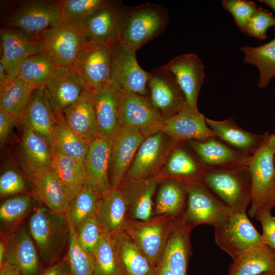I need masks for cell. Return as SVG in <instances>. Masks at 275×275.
I'll return each mask as SVG.
<instances>
[{"label": "cell", "mask_w": 275, "mask_h": 275, "mask_svg": "<svg viewBox=\"0 0 275 275\" xmlns=\"http://www.w3.org/2000/svg\"><path fill=\"white\" fill-rule=\"evenodd\" d=\"M0 35L2 48L0 64L7 78L17 76L19 67L25 58L44 52L39 36L8 27L1 28Z\"/></svg>", "instance_id": "14"}, {"label": "cell", "mask_w": 275, "mask_h": 275, "mask_svg": "<svg viewBox=\"0 0 275 275\" xmlns=\"http://www.w3.org/2000/svg\"><path fill=\"white\" fill-rule=\"evenodd\" d=\"M56 125L52 150L85 163L89 145L67 124L62 112L55 111Z\"/></svg>", "instance_id": "37"}, {"label": "cell", "mask_w": 275, "mask_h": 275, "mask_svg": "<svg viewBox=\"0 0 275 275\" xmlns=\"http://www.w3.org/2000/svg\"><path fill=\"white\" fill-rule=\"evenodd\" d=\"M23 120L44 138L51 148L56 125V116L44 86L37 88L33 91Z\"/></svg>", "instance_id": "26"}, {"label": "cell", "mask_w": 275, "mask_h": 275, "mask_svg": "<svg viewBox=\"0 0 275 275\" xmlns=\"http://www.w3.org/2000/svg\"><path fill=\"white\" fill-rule=\"evenodd\" d=\"M164 134L159 131L147 136L139 147L124 180L151 177L166 155Z\"/></svg>", "instance_id": "28"}, {"label": "cell", "mask_w": 275, "mask_h": 275, "mask_svg": "<svg viewBox=\"0 0 275 275\" xmlns=\"http://www.w3.org/2000/svg\"><path fill=\"white\" fill-rule=\"evenodd\" d=\"M54 111L63 112L74 103L85 89L71 67H58L44 86Z\"/></svg>", "instance_id": "24"}, {"label": "cell", "mask_w": 275, "mask_h": 275, "mask_svg": "<svg viewBox=\"0 0 275 275\" xmlns=\"http://www.w3.org/2000/svg\"><path fill=\"white\" fill-rule=\"evenodd\" d=\"M169 21L168 11L149 2L125 6L117 41L136 50L161 35Z\"/></svg>", "instance_id": "2"}, {"label": "cell", "mask_w": 275, "mask_h": 275, "mask_svg": "<svg viewBox=\"0 0 275 275\" xmlns=\"http://www.w3.org/2000/svg\"><path fill=\"white\" fill-rule=\"evenodd\" d=\"M0 275H21V273L15 264L4 261L0 265Z\"/></svg>", "instance_id": "54"}, {"label": "cell", "mask_w": 275, "mask_h": 275, "mask_svg": "<svg viewBox=\"0 0 275 275\" xmlns=\"http://www.w3.org/2000/svg\"><path fill=\"white\" fill-rule=\"evenodd\" d=\"M75 229L81 245L87 253L93 256L103 234L95 216L87 218Z\"/></svg>", "instance_id": "47"}, {"label": "cell", "mask_w": 275, "mask_h": 275, "mask_svg": "<svg viewBox=\"0 0 275 275\" xmlns=\"http://www.w3.org/2000/svg\"><path fill=\"white\" fill-rule=\"evenodd\" d=\"M63 114L72 130L89 145L98 136L91 92L85 89L79 98Z\"/></svg>", "instance_id": "29"}, {"label": "cell", "mask_w": 275, "mask_h": 275, "mask_svg": "<svg viewBox=\"0 0 275 275\" xmlns=\"http://www.w3.org/2000/svg\"><path fill=\"white\" fill-rule=\"evenodd\" d=\"M160 131L169 136L174 144L217 138L207 124L204 115L197 107L187 103L177 114L164 118Z\"/></svg>", "instance_id": "16"}, {"label": "cell", "mask_w": 275, "mask_h": 275, "mask_svg": "<svg viewBox=\"0 0 275 275\" xmlns=\"http://www.w3.org/2000/svg\"><path fill=\"white\" fill-rule=\"evenodd\" d=\"M240 50L244 54L243 62L258 69V88L265 89L275 77V37L259 46H242Z\"/></svg>", "instance_id": "38"}, {"label": "cell", "mask_w": 275, "mask_h": 275, "mask_svg": "<svg viewBox=\"0 0 275 275\" xmlns=\"http://www.w3.org/2000/svg\"><path fill=\"white\" fill-rule=\"evenodd\" d=\"M206 121L218 139L248 155H253L258 149L265 136V133L258 134L244 130L231 118L222 121L206 118Z\"/></svg>", "instance_id": "30"}, {"label": "cell", "mask_w": 275, "mask_h": 275, "mask_svg": "<svg viewBox=\"0 0 275 275\" xmlns=\"http://www.w3.org/2000/svg\"><path fill=\"white\" fill-rule=\"evenodd\" d=\"M4 261L15 264L21 275L40 274L42 263L27 227H21L7 235Z\"/></svg>", "instance_id": "20"}, {"label": "cell", "mask_w": 275, "mask_h": 275, "mask_svg": "<svg viewBox=\"0 0 275 275\" xmlns=\"http://www.w3.org/2000/svg\"><path fill=\"white\" fill-rule=\"evenodd\" d=\"M255 217L261 224L263 242L275 251V217L271 214V210H260Z\"/></svg>", "instance_id": "51"}, {"label": "cell", "mask_w": 275, "mask_h": 275, "mask_svg": "<svg viewBox=\"0 0 275 275\" xmlns=\"http://www.w3.org/2000/svg\"><path fill=\"white\" fill-rule=\"evenodd\" d=\"M151 275H175L162 261H160L154 267Z\"/></svg>", "instance_id": "55"}, {"label": "cell", "mask_w": 275, "mask_h": 275, "mask_svg": "<svg viewBox=\"0 0 275 275\" xmlns=\"http://www.w3.org/2000/svg\"><path fill=\"white\" fill-rule=\"evenodd\" d=\"M58 66L44 52L31 55L21 63L17 77L36 88L44 86Z\"/></svg>", "instance_id": "40"}, {"label": "cell", "mask_w": 275, "mask_h": 275, "mask_svg": "<svg viewBox=\"0 0 275 275\" xmlns=\"http://www.w3.org/2000/svg\"><path fill=\"white\" fill-rule=\"evenodd\" d=\"M28 184L25 178L17 170L9 168L0 177V197L1 199L27 193Z\"/></svg>", "instance_id": "49"}, {"label": "cell", "mask_w": 275, "mask_h": 275, "mask_svg": "<svg viewBox=\"0 0 275 275\" xmlns=\"http://www.w3.org/2000/svg\"><path fill=\"white\" fill-rule=\"evenodd\" d=\"M145 140L135 129L121 127L112 143L109 176L112 189H116L124 180L136 153Z\"/></svg>", "instance_id": "17"}, {"label": "cell", "mask_w": 275, "mask_h": 275, "mask_svg": "<svg viewBox=\"0 0 275 275\" xmlns=\"http://www.w3.org/2000/svg\"><path fill=\"white\" fill-rule=\"evenodd\" d=\"M30 183L31 195L37 202L53 211L66 214L71 200L50 169Z\"/></svg>", "instance_id": "33"}, {"label": "cell", "mask_w": 275, "mask_h": 275, "mask_svg": "<svg viewBox=\"0 0 275 275\" xmlns=\"http://www.w3.org/2000/svg\"><path fill=\"white\" fill-rule=\"evenodd\" d=\"M50 170L72 200L86 183L85 163L52 150Z\"/></svg>", "instance_id": "35"}, {"label": "cell", "mask_w": 275, "mask_h": 275, "mask_svg": "<svg viewBox=\"0 0 275 275\" xmlns=\"http://www.w3.org/2000/svg\"><path fill=\"white\" fill-rule=\"evenodd\" d=\"M45 52L59 67H71L85 43L78 29L61 22L39 36Z\"/></svg>", "instance_id": "13"}, {"label": "cell", "mask_w": 275, "mask_h": 275, "mask_svg": "<svg viewBox=\"0 0 275 275\" xmlns=\"http://www.w3.org/2000/svg\"><path fill=\"white\" fill-rule=\"evenodd\" d=\"M37 202L28 193L10 197L0 206V221L5 228H10L17 225L35 206Z\"/></svg>", "instance_id": "43"}, {"label": "cell", "mask_w": 275, "mask_h": 275, "mask_svg": "<svg viewBox=\"0 0 275 275\" xmlns=\"http://www.w3.org/2000/svg\"><path fill=\"white\" fill-rule=\"evenodd\" d=\"M22 125L18 157L24 175L30 182L50 170L52 149L48 142L24 120Z\"/></svg>", "instance_id": "15"}, {"label": "cell", "mask_w": 275, "mask_h": 275, "mask_svg": "<svg viewBox=\"0 0 275 275\" xmlns=\"http://www.w3.org/2000/svg\"><path fill=\"white\" fill-rule=\"evenodd\" d=\"M264 133L263 142L248 164L251 188L248 215L252 218L260 210L275 208V133Z\"/></svg>", "instance_id": "3"}, {"label": "cell", "mask_w": 275, "mask_h": 275, "mask_svg": "<svg viewBox=\"0 0 275 275\" xmlns=\"http://www.w3.org/2000/svg\"><path fill=\"white\" fill-rule=\"evenodd\" d=\"M7 79V76L5 69L2 64H0V83Z\"/></svg>", "instance_id": "58"}, {"label": "cell", "mask_w": 275, "mask_h": 275, "mask_svg": "<svg viewBox=\"0 0 275 275\" xmlns=\"http://www.w3.org/2000/svg\"><path fill=\"white\" fill-rule=\"evenodd\" d=\"M187 195L186 187L181 181L172 179L164 181L157 196L154 213L182 216L186 208Z\"/></svg>", "instance_id": "39"}, {"label": "cell", "mask_w": 275, "mask_h": 275, "mask_svg": "<svg viewBox=\"0 0 275 275\" xmlns=\"http://www.w3.org/2000/svg\"><path fill=\"white\" fill-rule=\"evenodd\" d=\"M163 119L147 96L119 90L120 126L135 129L147 137L160 131Z\"/></svg>", "instance_id": "8"}, {"label": "cell", "mask_w": 275, "mask_h": 275, "mask_svg": "<svg viewBox=\"0 0 275 275\" xmlns=\"http://www.w3.org/2000/svg\"><path fill=\"white\" fill-rule=\"evenodd\" d=\"M271 27H275V17L268 10L259 7L250 18L243 31L245 34L263 40L266 39V33Z\"/></svg>", "instance_id": "48"}, {"label": "cell", "mask_w": 275, "mask_h": 275, "mask_svg": "<svg viewBox=\"0 0 275 275\" xmlns=\"http://www.w3.org/2000/svg\"><path fill=\"white\" fill-rule=\"evenodd\" d=\"M68 223L70 236L66 258L69 265L70 275H94L93 256L82 248L74 227L69 222Z\"/></svg>", "instance_id": "44"}, {"label": "cell", "mask_w": 275, "mask_h": 275, "mask_svg": "<svg viewBox=\"0 0 275 275\" xmlns=\"http://www.w3.org/2000/svg\"><path fill=\"white\" fill-rule=\"evenodd\" d=\"M159 178L153 176L124 180L118 187L123 196L130 217L147 221L152 217V199Z\"/></svg>", "instance_id": "22"}, {"label": "cell", "mask_w": 275, "mask_h": 275, "mask_svg": "<svg viewBox=\"0 0 275 275\" xmlns=\"http://www.w3.org/2000/svg\"><path fill=\"white\" fill-rule=\"evenodd\" d=\"M28 224L29 232L46 267L61 260L68 245L70 227L65 214L43 205L33 209Z\"/></svg>", "instance_id": "1"}, {"label": "cell", "mask_w": 275, "mask_h": 275, "mask_svg": "<svg viewBox=\"0 0 275 275\" xmlns=\"http://www.w3.org/2000/svg\"><path fill=\"white\" fill-rule=\"evenodd\" d=\"M72 68L93 93L111 81V47L85 42Z\"/></svg>", "instance_id": "10"}, {"label": "cell", "mask_w": 275, "mask_h": 275, "mask_svg": "<svg viewBox=\"0 0 275 275\" xmlns=\"http://www.w3.org/2000/svg\"><path fill=\"white\" fill-rule=\"evenodd\" d=\"M40 275H70V267L66 257L56 263L43 268Z\"/></svg>", "instance_id": "53"}, {"label": "cell", "mask_w": 275, "mask_h": 275, "mask_svg": "<svg viewBox=\"0 0 275 275\" xmlns=\"http://www.w3.org/2000/svg\"><path fill=\"white\" fill-rule=\"evenodd\" d=\"M92 94L98 136L112 142L120 127L118 121L119 89L111 81Z\"/></svg>", "instance_id": "25"}, {"label": "cell", "mask_w": 275, "mask_h": 275, "mask_svg": "<svg viewBox=\"0 0 275 275\" xmlns=\"http://www.w3.org/2000/svg\"><path fill=\"white\" fill-rule=\"evenodd\" d=\"M7 235L3 231L1 232L0 239V265H1L4 260L5 253L7 248Z\"/></svg>", "instance_id": "56"}, {"label": "cell", "mask_w": 275, "mask_h": 275, "mask_svg": "<svg viewBox=\"0 0 275 275\" xmlns=\"http://www.w3.org/2000/svg\"><path fill=\"white\" fill-rule=\"evenodd\" d=\"M2 18L6 27L39 36L62 22L58 1L30 0L18 2Z\"/></svg>", "instance_id": "5"}, {"label": "cell", "mask_w": 275, "mask_h": 275, "mask_svg": "<svg viewBox=\"0 0 275 275\" xmlns=\"http://www.w3.org/2000/svg\"><path fill=\"white\" fill-rule=\"evenodd\" d=\"M125 6L121 2L108 1L77 26L85 42L111 47L117 41Z\"/></svg>", "instance_id": "12"}, {"label": "cell", "mask_w": 275, "mask_h": 275, "mask_svg": "<svg viewBox=\"0 0 275 275\" xmlns=\"http://www.w3.org/2000/svg\"><path fill=\"white\" fill-rule=\"evenodd\" d=\"M189 145L207 168L248 166L251 156L233 148L217 138L190 141Z\"/></svg>", "instance_id": "21"}, {"label": "cell", "mask_w": 275, "mask_h": 275, "mask_svg": "<svg viewBox=\"0 0 275 275\" xmlns=\"http://www.w3.org/2000/svg\"><path fill=\"white\" fill-rule=\"evenodd\" d=\"M128 215L126 202L116 188L100 199L95 216L103 233L112 236L123 230Z\"/></svg>", "instance_id": "31"}, {"label": "cell", "mask_w": 275, "mask_h": 275, "mask_svg": "<svg viewBox=\"0 0 275 275\" xmlns=\"http://www.w3.org/2000/svg\"><path fill=\"white\" fill-rule=\"evenodd\" d=\"M112 143L99 136L89 145L85 162L86 183L96 189L101 197L111 189L109 169Z\"/></svg>", "instance_id": "23"}, {"label": "cell", "mask_w": 275, "mask_h": 275, "mask_svg": "<svg viewBox=\"0 0 275 275\" xmlns=\"http://www.w3.org/2000/svg\"><path fill=\"white\" fill-rule=\"evenodd\" d=\"M191 230L185 223L183 216L177 220L167 239L160 261L175 275H186L191 252Z\"/></svg>", "instance_id": "27"}, {"label": "cell", "mask_w": 275, "mask_h": 275, "mask_svg": "<svg viewBox=\"0 0 275 275\" xmlns=\"http://www.w3.org/2000/svg\"><path fill=\"white\" fill-rule=\"evenodd\" d=\"M274 165H275V156H274Z\"/></svg>", "instance_id": "60"}, {"label": "cell", "mask_w": 275, "mask_h": 275, "mask_svg": "<svg viewBox=\"0 0 275 275\" xmlns=\"http://www.w3.org/2000/svg\"><path fill=\"white\" fill-rule=\"evenodd\" d=\"M111 237L124 275H151L155 267L124 230Z\"/></svg>", "instance_id": "32"}, {"label": "cell", "mask_w": 275, "mask_h": 275, "mask_svg": "<svg viewBox=\"0 0 275 275\" xmlns=\"http://www.w3.org/2000/svg\"><path fill=\"white\" fill-rule=\"evenodd\" d=\"M148 88L152 104L167 118L178 113L186 104L174 76L162 66L150 73Z\"/></svg>", "instance_id": "18"}, {"label": "cell", "mask_w": 275, "mask_h": 275, "mask_svg": "<svg viewBox=\"0 0 275 275\" xmlns=\"http://www.w3.org/2000/svg\"><path fill=\"white\" fill-rule=\"evenodd\" d=\"M258 2L268 6L275 12V0H260Z\"/></svg>", "instance_id": "57"}, {"label": "cell", "mask_w": 275, "mask_h": 275, "mask_svg": "<svg viewBox=\"0 0 275 275\" xmlns=\"http://www.w3.org/2000/svg\"><path fill=\"white\" fill-rule=\"evenodd\" d=\"M101 196L92 186L86 183L73 198L65 214L76 229L84 221L95 215Z\"/></svg>", "instance_id": "41"}, {"label": "cell", "mask_w": 275, "mask_h": 275, "mask_svg": "<svg viewBox=\"0 0 275 275\" xmlns=\"http://www.w3.org/2000/svg\"><path fill=\"white\" fill-rule=\"evenodd\" d=\"M275 270V251L264 243L245 251L233 259L228 275H260Z\"/></svg>", "instance_id": "34"}, {"label": "cell", "mask_w": 275, "mask_h": 275, "mask_svg": "<svg viewBox=\"0 0 275 275\" xmlns=\"http://www.w3.org/2000/svg\"><path fill=\"white\" fill-rule=\"evenodd\" d=\"M201 180L232 212H246L251 201L248 166L207 168Z\"/></svg>", "instance_id": "4"}, {"label": "cell", "mask_w": 275, "mask_h": 275, "mask_svg": "<svg viewBox=\"0 0 275 275\" xmlns=\"http://www.w3.org/2000/svg\"><path fill=\"white\" fill-rule=\"evenodd\" d=\"M93 257L94 275H124L110 235L103 234L94 251Z\"/></svg>", "instance_id": "45"}, {"label": "cell", "mask_w": 275, "mask_h": 275, "mask_svg": "<svg viewBox=\"0 0 275 275\" xmlns=\"http://www.w3.org/2000/svg\"><path fill=\"white\" fill-rule=\"evenodd\" d=\"M183 216L155 215L147 221L128 217L123 230L155 267L161 259L171 230L177 220Z\"/></svg>", "instance_id": "6"}, {"label": "cell", "mask_w": 275, "mask_h": 275, "mask_svg": "<svg viewBox=\"0 0 275 275\" xmlns=\"http://www.w3.org/2000/svg\"><path fill=\"white\" fill-rule=\"evenodd\" d=\"M207 168L201 166L185 150L176 148L166 166L168 174L181 181L201 179Z\"/></svg>", "instance_id": "42"}, {"label": "cell", "mask_w": 275, "mask_h": 275, "mask_svg": "<svg viewBox=\"0 0 275 275\" xmlns=\"http://www.w3.org/2000/svg\"><path fill=\"white\" fill-rule=\"evenodd\" d=\"M222 3L223 8L231 14L241 32L259 8L255 2L247 0H224Z\"/></svg>", "instance_id": "50"}, {"label": "cell", "mask_w": 275, "mask_h": 275, "mask_svg": "<svg viewBox=\"0 0 275 275\" xmlns=\"http://www.w3.org/2000/svg\"><path fill=\"white\" fill-rule=\"evenodd\" d=\"M181 182L187 195L184 221L191 229L201 225L214 227L232 212L201 179Z\"/></svg>", "instance_id": "7"}, {"label": "cell", "mask_w": 275, "mask_h": 275, "mask_svg": "<svg viewBox=\"0 0 275 275\" xmlns=\"http://www.w3.org/2000/svg\"><path fill=\"white\" fill-rule=\"evenodd\" d=\"M107 0L58 1L62 14V22L77 28L79 23Z\"/></svg>", "instance_id": "46"}, {"label": "cell", "mask_w": 275, "mask_h": 275, "mask_svg": "<svg viewBox=\"0 0 275 275\" xmlns=\"http://www.w3.org/2000/svg\"><path fill=\"white\" fill-rule=\"evenodd\" d=\"M37 88L16 77L0 83V108L22 122L33 91Z\"/></svg>", "instance_id": "36"}, {"label": "cell", "mask_w": 275, "mask_h": 275, "mask_svg": "<svg viewBox=\"0 0 275 275\" xmlns=\"http://www.w3.org/2000/svg\"><path fill=\"white\" fill-rule=\"evenodd\" d=\"M20 121L14 116L0 108V144L3 146L13 128V127L18 123H21Z\"/></svg>", "instance_id": "52"}, {"label": "cell", "mask_w": 275, "mask_h": 275, "mask_svg": "<svg viewBox=\"0 0 275 275\" xmlns=\"http://www.w3.org/2000/svg\"><path fill=\"white\" fill-rule=\"evenodd\" d=\"M260 275H275V270L267 272L265 273H263Z\"/></svg>", "instance_id": "59"}, {"label": "cell", "mask_w": 275, "mask_h": 275, "mask_svg": "<svg viewBox=\"0 0 275 275\" xmlns=\"http://www.w3.org/2000/svg\"><path fill=\"white\" fill-rule=\"evenodd\" d=\"M136 50L118 41L111 46V82L120 90L147 96L150 73L143 70L136 58Z\"/></svg>", "instance_id": "11"}, {"label": "cell", "mask_w": 275, "mask_h": 275, "mask_svg": "<svg viewBox=\"0 0 275 275\" xmlns=\"http://www.w3.org/2000/svg\"><path fill=\"white\" fill-rule=\"evenodd\" d=\"M174 76L186 103L197 107V99L205 77L204 67L195 53L177 56L162 66Z\"/></svg>", "instance_id": "19"}, {"label": "cell", "mask_w": 275, "mask_h": 275, "mask_svg": "<svg viewBox=\"0 0 275 275\" xmlns=\"http://www.w3.org/2000/svg\"><path fill=\"white\" fill-rule=\"evenodd\" d=\"M214 229L216 244L232 260L248 249L264 243L261 234L250 221L246 212H232Z\"/></svg>", "instance_id": "9"}]
</instances>
